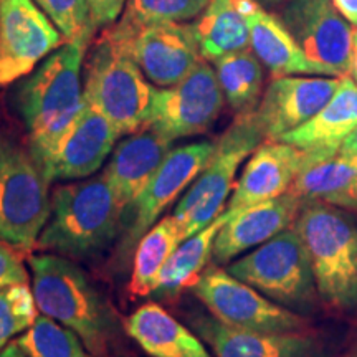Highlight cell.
Here are the masks:
<instances>
[{
	"instance_id": "6da1fadb",
	"label": "cell",
	"mask_w": 357,
	"mask_h": 357,
	"mask_svg": "<svg viewBox=\"0 0 357 357\" xmlns=\"http://www.w3.org/2000/svg\"><path fill=\"white\" fill-rule=\"evenodd\" d=\"M32 291L40 314L55 319L82 339L95 357H108L118 336V321L109 303L71 258L32 255Z\"/></svg>"
},
{
	"instance_id": "7a4b0ae2",
	"label": "cell",
	"mask_w": 357,
	"mask_h": 357,
	"mask_svg": "<svg viewBox=\"0 0 357 357\" xmlns=\"http://www.w3.org/2000/svg\"><path fill=\"white\" fill-rule=\"evenodd\" d=\"M89 37L70 40L35 70L19 91V111L35 160L47 155L84 105L83 58Z\"/></svg>"
},
{
	"instance_id": "3957f363",
	"label": "cell",
	"mask_w": 357,
	"mask_h": 357,
	"mask_svg": "<svg viewBox=\"0 0 357 357\" xmlns=\"http://www.w3.org/2000/svg\"><path fill=\"white\" fill-rule=\"evenodd\" d=\"M124 211L102 176L58 187L35 250L71 260L96 255L119 235Z\"/></svg>"
},
{
	"instance_id": "277c9868",
	"label": "cell",
	"mask_w": 357,
	"mask_h": 357,
	"mask_svg": "<svg viewBox=\"0 0 357 357\" xmlns=\"http://www.w3.org/2000/svg\"><path fill=\"white\" fill-rule=\"evenodd\" d=\"M294 229L310 253L321 300L341 311L357 310V223L342 208L306 202Z\"/></svg>"
},
{
	"instance_id": "5b68a950",
	"label": "cell",
	"mask_w": 357,
	"mask_h": 357,
	"mask_svg": "<svg viewBox=\"0 0 357 357\" xmlns=\"http://www.w3.org/2000/svg\"><path fill=\"white\" fill-rule=\"evenodd\" d=\"M118 30L102 33L86 63L83 98L121 134L146 129L153 88Z\"/></svg>"
},
{
	"instance_id": "8992f818",
	"label": "cell",
	"mask_w": 357,
	"mask_h": 357,
	"mask_svg": "<svg viewBox=\"0 0 357 357\" xmlns=\"http://www.w3.org/2000/svg\"><path fill=\"white\" fill-rule=\"evenodd\" d=\"M265 141L255 113L236 116L217 141L211 160L184 192L172 215L189 238L215 220L227 208L235 187L236 172L247 158Z\"/></svg>"
},
{
	"instance_id": "52a82bcc",
	"label": "cell",
	"mask_w": 357,
	"mask_h": 357,
	"mask_svg": "<svg viewBox=\"0 0 357 357\" xmlns=\"http://www.w3.org/2000/svg\"><path fill=\"white\" fill-rule=\"evenodd\" d=\"M48 184L30 149L0 131V240L22 253L35 250L50 217Z\"/></svg>"
},
{
	"instance_id": "ba28073f",
	"label": "cell",
	"mask_w": 357,
	"mask_h": 357,
	"mask_svg": "<svg viewBox=\"0 0 357 357\" xmlns=\"http://www.w3.org/2000/svg\"><path fill=\"white\" fill-rule=\"evenodd\" d=\"M227 271L294 312L311 311L319 298L310 253L294 225L235 258Z\"/></svg>"
},
{
	"instance_id": "9c48e42d",
	"label": "cell",
	"mask_w": 357,
	"mask_h": 357,
	"mask_svg": "<svg viewBox=\"0 0 357 357\" xmlns=\"http://www.w3.org/2000/svg\"><path fill=\"white\" fill-rule=\"evenodd\" d=\"M190 289L213 318L230 328L268 334L307 331L300 312L271 301L222 268L205 270Z\"/></svg>"
},
{
	"instance_id": "30bf717a",
	"label": "cell",
	"mask_w": 357,
	"mask_h": 357,
	"mask_svg": "<svg viewBox=\"0 0 357 357\" xmlns=\"http://www.w3.org/2000/svg\"><path fill=\"white\" fill-rule=\"evenodd\" d=\"M225 96L215 70L202 60L189 77L167 88H153L146 129L169 141L207 132L220 116Z\"/></svg>"
},
{
	"instance_id": "8fae6325",
	"label": "cell",
	"mask_w": 357,
	"mask_h": 357,
	"mask_svg": "<svg viewBox=\"0 0 357 357\" xmlns=\"http://www.w3.org/2000/svg\"><path fill=\"white\" fill-rule=\"evenodd\" d=\"M144 77L159 88L182 82L204 60L195 26L184 22L141 25L124 15L114 25Z\"/></svg>"
},
{
	"instance_id": "7c38bea8",
	"label": "cell",
	"mask_w": 357,
	"mask_h": 357,
	"mask_svg": "<svg viewBox=\"0 0 357 357\" xmlns=\"http://www.w3.org/2000/svg\"><path fill=\"white\" fill-rule=\"evenodd\" d=\"M66 43L33 0H0V88L30 75Z\"/></svg>"
},
{
	"instance_id": "4fadbf2b",
	"label": "cell",
	"mask_w": 357,
	"mask_h": 357,
	"mask_svg": "<svg viewBox=\"0 0 357 357\" xmlns=\"http://www.w3.org/2000/svg\"><path fill=\"white\" fill-rule=\"evenodd\" d=\"M280 20L311 61L329 77H346L352 63V26L333 0H287Z\"/></svg>"
},
{
	"instance_id": "5bb4252c",
	"label": "cell",
	"mask_w": 357,
	"mask_h": 357,
	"mask_svg": "<svg viewBox=\"0 0 357 357\" xmlns=\"http://www.w3.org/2000/svg\"><path fill=\"white\" fill-rule=\"evenodd\" d=\"M215 144L217 142L213 141H197L172 147L160 167L142 189L139 197L131 205L134 218L123 238L121 253L124 258L132 255L142 235L159 220L169 205L176 202L181 194L189 189L195 177L211 160Z\"/></svg>"
},
{
	"instance_id": "9a60e30c",
	"label": "cell",
	"mask_w": 357,
	"mask_h": 357,
	"mask_svg": "<svg viewBox=\"0 0 357 357\" xmlns=\"http://www.w3.org/2000/svg\"><path fill=\"white\" fill-rule=\"evenodd\" d=\"M119 132L106 116L84 101L75 121L47 155L38 160L48 182L93 176L114 149Z\"/></svg>"
},
{
	"instance_id": "2e32d148",
	"label": "cell",
	"mask_w": 357,
	"mask_h": 357,
	"mask_svg": "<svg viewBox=\"0 0 357 357\" xmlns=\"http://www.w3.org/2000/svg\"><path fill=\"white\" fill-rule=\"evenodd\" d=\"M341 83L337 77H280L268 84L255 118L265 141H278L284 134L310 121L328 105Z\"/></svg>"
},
{
	"instance_id": "e0dca14e",
	"label": "cell",
	"mask_w": 357,
	"mask_h": 357,
	"mask_svg": "<svg viewBox=\"0 0 357 357\" xmlns=\"http://www.w3.org/2000/svg\"><path fill=\"white\" fill-rule=\"evenodd\" d=\"M190 324L215 357H331L314 334L252 333L230 328L212 314L192 316Z\"/></svg>"
},
{
	"instance_id": "ac0fdd59",
	"label": "cell",
	"mask_w": 357,
	"mask_h": 357,
	"mask_svg": "<svg viewBox=\"0 0 357 357\" xmlns=\"http://www.w3.org/2000/svg\"><path fill=\"white\" fill-rule=\"evenodd\" d=\"M305 202L293 192L265 202L230 212V218L218 231L212 258L217 265H225L248 250L257 248L283 230L291 229Z\"/></svg>"
},
{
	"instance_id": "d6986e66",
	"label": "cell",
	"mask_w": 357,
	"mask_h": 357,
	"mask_svg": "<svg viewBox=\"0 0 357 357\" xmlns=\"http://www.w3.org/2000/svg\"><path fill=\"white\" fill-rule=\"evenodd\" d=\"M305 151L283 141H263L245 164L225 211L235 212L287 194L303 166Z\"/></svg>"
},
{
	"instance_id": "ffe728a7",
	"label": "cell",
	"mask_w": 357,
	"mask_h": 357,
	"mask_svg": "<svg viewBox=\"0 0 357 357\" xmlns=\"http://www.w3.org/2000/svg\"><path fill=\"white\" fill-rule=\"evenodd\" d=\"M289 192L303 202H321L357 211V159L341 149L305 151Z\"/></svg>"
},
{
	"instance_id": "44dd1931",
	"label": "cell",
	"mask_w": 357,
	"mask_h": 357,
	"mask_svg": "<svg viewBox=\"0 0 357 357\" xmlns=\"http://www.w3.org/2000/svg\"><path fill=\"white\" fill-rule=\"evenodd\" d=\"M172 141L151 131L134 132L116 146L101 176L106 178L119 204L129 208L172 151Z\"/></svg>"
},
{
	"instance_id": "7402d4cb",
	"label": "cell",
	"mask_w": 357,
	"mask_h": 357,
	"mask_svg": "<svg viewBox=\"0 0 357 357\" xmlns=\"http://www.w3.org/2000/svg\"><path fill=\"white\" fill-rule=\"evenodd\" d=\"M250 48L275 78L307 75L329 77L328 71L311 61L278 17L257 6L247 15Z\"/></svg>"
},
{
	"instance_id": "603a6c76",
	"label": "cell",
	"mask_w": 357,
	"mask_h": 357,
	"mask_svg": "<svg viewBox=\"0 0 357 357\" xmlns=\"http://www.w3.org/2000/svg\"><path fill=\"white\" fill-rule=\"evenodd\" d=\"M124 331L151 357H212L194 331L155 303H147L124 319Z\"/></svg>"
},
{
	"instance_id": "cb8c5ba5",
	"label": "cell",
	"mask_w": 357,
	"mask_h": 357,
	"mask_svg": "<svg viewBox=\"0 0 357 357\" xmlns=\"http://www.w3.org/2000/svg\"><path fill=\"white\" fill-rule=\"evenodd\" d=\"M356 128L357 83L351 75H346L341 77L334 96L318 114L278 141L296 146L301 151L339 149Z\"/></svg>"
},
{
	"instance_id": "d4e9b609",
	"label": "cell",
	"mask_w": 357,
	"mask_h": 357,
	"mask_svg": "<svg viewBox=\"0 0 357 357\" xmlns=\"http://www.w3.org/2000/svg\"><path fill=\"white\" fill-rule=\"evenodd\" d=\"M229 218L230 212L223 211L211 225H207L178 245L164 265L158 283H155L149 296L159 301H167L178 296V293L184 291L185 288L194 287L195 281L205 271L208 260L212 258L213 243H215L218 231Z\"/></svg>"
},
{
	"instance_id": "484cf974",
	"label": "cell",
	"mask_w": 357,
	"mask_h": 357,
	"mask_svg": "<svg viewBox=\"0 0 357 357\" xmlns=\"http://www.w3.org/2000/svg\"><path fill=\"white\" fill-rule=\"evenodd\" d=\"M194 26L204 60L215 61L250 48L248 20L236 0H211Z\"/></svg>"
},
{
	"instance_id": "4316f807",
	"label": "cell",
	"mask_w": 357,
	"mask_h": 357,
	"mask_svg": "<svg viewBox=\"0 0 357 357\" xmlns=\"http://www.w3.org/2000/svg\"><path fill=\"white\" fill-rule=\"evenodd\" d=\"M184 240V230L174 215L155 222L142 235L132 252V275L129 281V293L141 298L149 296L169 257Z\"/></svg>"
},
{
	"instance_id": "83f0119b",
	"label": "cell",
	"mask_w": 357,
	"mask_h": 357,
	"mask_svg": "<svg viewBox=\"0 0 357 357\" xmlns=\"http://www.w3.org/2000/svg\"><path fill=\"white\" fill-rule=\"evenodd\" d=\"M218 83L236 116L255 113L263 96V65L253 50L230 53L213 61Z\"/></svg>"
},
{
	"instance_id": "f1b7e54d",
	"label": "cell",
	"mask_w": 357,
	"mask_h": 357,
	"mask_svg": "<svg viewBox=\"0 0 357 357\" xmlns=\"http://www.w3.org/2000/svg\"><path fill=\"white\" fill-rule=\"evenodd\" d=\"M13 342L26 357H95L78 334L45 314H38L35 323Z\"/></svg>"
},
{
	"instance_id": "f546056e",
	"label": "cell",
	"mask_w": 357,
	"mask_h": 357,
	"mask_svg": "<svg viewBox=\"0 0 357 357\" xmlns=\"http://www.w3.org/2000/svg\"><path fill=\"white\" fill-rule=\"evenodd\" d=\"M38 307L29 283L0 289V351L35 323Z\"/></svg>"
},
{
	"instance_id": "4dcf8cb0",
	"label": "cell",
	"mask_w": 357,
	"mask_h": 357,
	"mask_svg": "<svg viewBox=\"0 0 357 357\" xmlns=\"http://www.w3.org/2000/svg\"><path fill=\"white\" fill-rule=\"evenodd\" d=\"M211 0H129L126 17L141 25L187 22L200 17Z\"/></svg>"
},
{
	"instance_id": "1f68e13d",
	"label": "cell",
	"mask_w": 357,
	"mask_h": 357,
	"mask_svg": "<svg viewBox=\"0 0 357 357\" xmlns=\"http://www.w3.org/2000/svg\"><path fill=\"white\" fill-rule=\"evenodd\" d=\"M47 13L66 42L82 37H91L93 26L88 0H35Z\"/></svg>"
},
{
	"instance_id": "d6a6232c",
	"label": "cell",
	"mask_w": 357,
	"mask_h": 357,
	"mask_svg": "<svg viewBox=\"0 0 357 357\" xmlns=\"http://www.w3.org/2000/svg\"><path fill=\"white\" fill-rule=\"evenodd\" d=\"M29 271L22 260V252L0 240V289L12 284L29 283Z\"/></svg>"
},
{
	"instance_id": "836d02e7",
	"label": "cell",
	"mask_w": 357,
	"mask_h": 357,
	"mask_svg": "<svg viewBox=\"0 0 357 357\" xmlns=\"http://www.w3.org/2000/svg\"><path fill=\"white\" fill-rule=\"evenodd\" d=\"M126 0H88L93 26L109 25L121 15Z\"/></svg>"
},
{
	"instance_id": "e575fe53",
	"label": "cell",
	"mask_w": 357,
	"mask_h": 357,
	"mask_svg": "<svg viewBox=\"0 0 357 357\" xmlns=\"http://www.w3.org/2000/svg\"><path fill=\"white\" fill-rule=\"evenodd\" d=\"M333 3L352 26H357V0H333Z\"/></svg>"
},
{
	"instance_id": "d590c367",
	"label": "cell",
	"mask_w": 357,
	"mask_h": 357,
	"mask_svg": "<svg viewBox=\"0 0 357 357\" xmlns=\"http://www.w3.org/2000/svg\"><path fill=\"white\" fill-rule=\"evenodd\" d=\"M339 149H341L344 154L352 155V158L357 159V128L346 137L344 141H342V144Z\"/></svg>"
},
{
	"instance_id": "8d00e7d4",
	"label": "cell",
	"mask_w": 357,
	"mask_h": 357,
	"mask_svg": "<svg viewBox=\"0 0 357 357\" xmlns=\"http://www.w3.org/2000/svg\"><path fill=\"white\" fill-rule=\"evenodd\" d=\"M351 77L357 83V26L352 29V63H351Z\"/></svg>"
},
{
	"instance_id": "74e56055",
	"label": "cell",
	"mask_w": 357,
	"mask_h": 357,
	"mask_svg": "<svg viewBox=\"0 0 357 357\" xmlns=\"http://www.w3.org/2000/svg\"><path fill=\"white\" fill-rule=\"evenodd\" d=\"M0 357H26V356H25V352L12 341L10 344L0 351Z\"/></svg>"
},
{
	"instance_id": "f35d334b",
	"label": "cell",
	"mask_w": 357,
	"mask_h": 357,
	"mask_svg": "<svg viewBox=\"0 0 357 357\" xmlns=\"http://www.w3.org/2000/svg\"><path fill=\"white\" fill-rule=\"evenodd\" d=\"M255 2L263 8H275V7H280L281 3L287 2V0H255Z\"/></svg>"
}]
</instances>
